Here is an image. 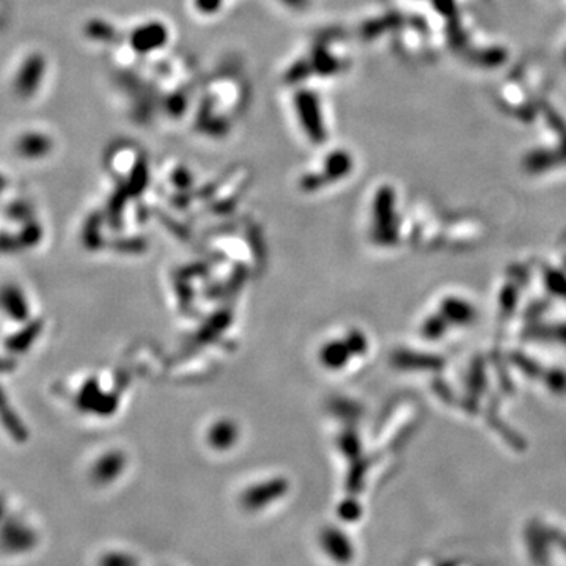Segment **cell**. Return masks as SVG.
<instances>
[{
    "mask_svg": "<svg viewBox=\"0 0 566 566\" xmlns=\"http://www.w3.org/2000/svg\"><path fill=\"white\" fill-rule=\"evenodd\" d=\"M294 108H296L299 122L308 139L313 143H323L326 140V127H324L318 96L308 90H300L294 96Z\"/></svg>",
    "mask_w": 566,
    "mask_h": 566,
    "instance_id": "cell-1",
    "label": "cell"
},
{
    "mask_svg": "<svg viewBox=\"0 0 566 566\" xmlns=\"http://www.w3.org/2000/svg\"><path fill=\"white\" fill-rule=\"evenodd\" d=\"M44 71H46V60L41 54L28 56L19 68L16 79H14V92L21 98L33 96L40 88Z\"/></svg>",
    "mask_w": 566,
    "mask_h": 566,
    "instance_id": "cell-2",
    "label": "cell"
},
{
    "mask_svg": "<svg viewBox=\"0 0 566 566\" xmlns=\"http://www.w3.org/2000/svg\"><path fill=\"white\" fill-rule=\"evenodd\" d=\"M0 310L16 323H28L30 307L26 293L16 283H5L0 286Z\"/></svg>",
    "mask_w": 566,
    "mask_h": 566,
    "instance_id": "cell-3",
    "label": "cell"
},
{
    "mask_svg": "<svg viewBox=\"0 0 566 566\" xmlns=\"http://www.w3.org/2000/svg\"><path fill=\"white\" fill-rule=\"evenodd\" d=\"M169 32L161 22H148V24H143L135 27L131 33V46L142 52V54H147V52H153L156 49L162 48L165 43H167Z\"/></svg>",
    "mask_w": 566,
    "mask_h": 566,
    "instance_id": "cell-4",
    "label": "cell"
},
{
    "mask_svg": "<svg viewBox=\"0 0 566 566\" xmlns=\"http://www.w3.org/2000/svg\"><path fill=\"white\" fill-rule=\"evenodd\" d=\"M14 150L21 157H27V159H40L51 153L52 150V140L43 132H26L14 143Z\"/></svg>",
    "mask_w": 566,
    "mask_h": 566,
    "instance_id": "cell-5",
    "label": "cell"
},
{
    "mask_svg": "<svg viewBox=\"0 0 566 566\" xmlns=\"http://www.w3.org/2000/svg\"><path fill=\"white\" fill-rule=\"evenodd\" d=\"M0 541H2L4 547L9 550H24L33 546L35 535L24 523L13 520V523H9L5 524V527H2Z\"/></svg>",
    "mask_w": 566,
    "mask_h": 566,
    "instance_id": "cell-6",
    "label": "cell"
},
{
    "mask_svg": "<svg viewBox=\"0 0 566 566\" xmlns=\"http://www.w3.org/2000/svg\"><path fill=\"white\" fill-rule=\"evenodd\" d=\"M0 419H2V424H4L6 431H9L14 437V439H18L19 442H24V439L27 437L26 429L22 428L19 419L16 417V414L11 412L9 402H6L2 389H0Z\"/></svg>",
    "mask_w": 566,
    "mask_h": 566,
    "instance_id": "cell-7",
    "label": "cell"
},
{
    "mask_svg": "<svg viewBox=\"0 0 566 566\" xmlns=\"http://www.w3.org/2000/svg\"><path fill=\"white\" fill-rule=\"evenodd\" d=\"M40 330H41L40 323H28L27 327L19 330L18 334H14L6 340V348L13 352L26 351L28 346L33 343V338L40 334Z\"/></svg>",
    "mask_w": 566,
    "mask_h": 566,
    "instance_id": "cell-8",
    "label": "cell"
},
{
    "mask_svg": "<svg viewBox=\"0 0 566 566\" xmlns=\"http://www.w3.org/2000/svg\"><path fill=\"white\" fill-rule=\"evenodd\" d=\"M348 167H350L348 156L337 151V153H332L329 157L324 159V169L321 172V177L326 183L330 179H338L342 178V175H345Z\"/></svg>",
    "mask_w": 566,
    "mask_h": 566,
    "instance_id": "cell-9",
    "label": "cell"
},
{
    "mask_svg": "<svg viewBox=\"0 0 566 566\" xmlns=\"http://www.w3.org/2000/svg\"><path fill=\"white\" fill-rule=\"evenodd\" d=\"M120 469H122V459H120V456H108L95 467V477L101 481L110 480L112 477H115Z\"/></svg>",
    "mask_w": 566,
    "mask_h": 566,
    "instance_id": "cell-10",
    "label": "cell"
},
{
    "mask_svg": "<svg viewBox=\"0 0 566 566\" xmlns=\"http://www.w3.org/2000/svg\"><path fill=\"white\" fill-rule=\"evenodd\" d=\"M235 439V428L230 424H221L213 429L211 434V441H213L217 447H229L231 441Z\"/></svg>",
    "mask_w": 566,
    "mask_h": 566,
    "instance_id": "cell-11",
    "label": "cell"
},
{
    "mask_svg": "<svg viewBox=\"0 0 566 566\" xmlns=\"http://www.w3.org/2000/svg\"><path fill=\"white\" fill-rule=\"evenodd\" d=\"M87 33L93 38V40L100 41H108L110 40L112 35H115V30H113L109 24H105L103 21H93L87 24Z\"/></svg>",
    "mask_w": 566,
    "mask_h": 566,
    "instance_id": "cell-12",
    "label": "cell"
},
{
    "mask_svg": "<svg viewBox=\"0 0 566 566\" xmlns=\"http://www.w3.org/2000/svg\"><path fill=\"white\" fill-rule=\"evenodd\" d=\"M40 238H41V229L40 225H36L35 222H28L26 225V229L18 235L21 247L35 246L38 241H40Z\"/></svg>",
    "mask_w": 566,
    "mask_h": 566,
    "instance_id": "cell-13",
    "label": "cell"
},
{
    "mask_svg": "<svg viewBox=\"0 0 566 566\" xmlns=\"http://www.w3.org/2000/svg\"><path fill=\"white\" fill-rule=\"evenodd\" d=\"M147 167H145V162H139L135 165V169L131 173V179H130V191L131 192H142L143 191V186L147 183Z\"/></svg>",
    "mask_w": 566,
    "mask_h": 566,
    "instance_id": "cell-14",
    "label": "cell"
},
{
    "mask_svg": "<svg viewBox=\"0 0 566 566\" xmlns=\"http://www.w3.org/2000/svg\"><path fill=\"white\" fill-rule=\"evenodd\" d=\"M194 5L201 14H214L222 6V0H194Z\"/></svg>",
    "mask_w": 566,
    "mask_h": 566,
    "instance_id": "cell-15",
    "label": "cell"
},
{
    "mask_svg": "<svg viewBox=\"0 0 566 566\" xmlns=\"http://www.w3.org/2000/svg\"><path fill=\"white\" fill-rule=\"evenodd\" d=\"M281 2L293 10H302L310 4V0H281Z\"/></svg>",
    "mask_w": 566,
    "mask_h": 566,
    "instance_id": "cell-16",
    "label": "cell"
},
{
    "mask_svg": "<svg viewBox=\"0 0 566 566\" xmlns=\"http://www.w3.org/2000/svg\"><path fill=\"white\" fill-rule=\"evenodd\" d=\"M4 518H5V502L2 497H0V523H2Z\"/></svg>",
    "mask_w": 566,
    "mask_h": 566,
    "instance_id": "cell-17",
    "label": "cell"
}]
</instances>
